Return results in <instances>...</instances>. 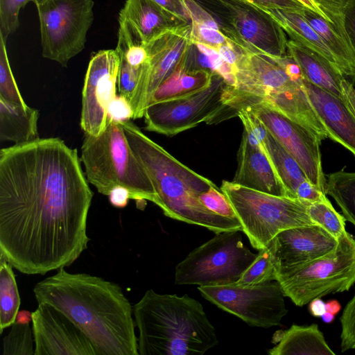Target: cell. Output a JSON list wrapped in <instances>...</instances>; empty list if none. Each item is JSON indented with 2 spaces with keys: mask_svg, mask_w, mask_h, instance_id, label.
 <instances>
[{
  "mask_svg": "<svg viewBox=\"0 0 355 355\" xmlns=\"http://www.w3.org/2000/svg\"><path fill=\"white\" fill-rule=\"evenodd\" d=\"M136 41L146 46L151 41L183 23L153 0H126L119 16Z\"/></svg>",
  "mask_w": 355,
  "mask_h": 355,
  "instance_id": "7402d4cb",
  "label": "cell"
},
{
  "mask_svg": "<svg viewBox=\"0 0 355 355\" xmlns=\"http://www.w3.org/2000/svg\"><path fill=\"white\" fill-rule=\"evenodd\" d=\"M236 116L241 120L250 142L259 146L269 159L287 196L295 198L298 185L307 179L297 160L248 109L239 110Z\"/></svg>",
  "mask_w": 355,
  "mask_h": 355,
  "instance_id": "d6986e66",
  "label": "cell"
},
{
  "mask_svg": "<svg viewBox=\"0 0 355 355\" xmlns=\"http://www.w3.org/2000/svg\"><path fill=\"white\" fill-rule=\"evenodd\" d=\"M38 303L49 304L67 315L87 336L96 355H139L133 307L121 287L64 268L33 288Z\"/></svg>",
  "mask_w": 355,
  "mask_h": 355,
  "instance_id": "7a4b0ae2",
  "label": "cell"
},
{
  "mask_svg": "<svg viewBox=\"0 0 355 355\" xmlns=\"http://www.w3.org/2000/svg\"><path fill=\"white\" fill-rule=\"evenodd\" d=\"M343 101L355 116V83L347 78L343 84Z\"/></svg>",
  "mask_w": 355,
  "mask_h": 355,
  "instance_id": "c3c4849f",
  "label": "cell"
},
{
  "mask_svg": "<svg viewBox=\"0 0 355 355\" xmlns=\"http://www.w3.org/2000/svg\"><path fill=\"white\" fill-rule=\"evenodd\" d=\"M295 198L309 204L325 200L326 194L312 184L308 179L298 185L295 191Z\"/></svg>",
  "mask_w": 355,
  "mask_h": 355,
  "instance_id": "ee69618b",
  "label": "cell"
},
{
  "mask_svg": "<svg viewBox=\"0 0 355 355\" xmlns=\"http://www.w3.org/2000/svg\"><path fill=\"white\" fill-rule=\"evenodd\" d=\"M32 313L27 310H21L18 311L15 322L18 324H29L32 322Z\"/></svg>",
  "mask_w": 355,
  "mask_h": 355,
  "instance_id": "f907efd6",
  "label": "cell"
},
{
  "mask_svg": "<svg viewBox=\"0 0 355 355\" xmlns=\"http://www.w3.org/2000/svg\"><path fill=\"white\" fill-rule=\"evenodd\" d=\"M6 42L0 33V98L10 104L26 106L11 70Z\"/></svg>",
  "mask_w": 355,
  "mask_h": 355,
  "instance_id": "d6a6232c",
  "label": "cell"
},
{
  "mask_svg": "<svg viewBox=\"0 0 355 355\" xmlns=\"http://www.w3.org/2000/svg\"><path fill=\"white\" fill-rule=\"evenodd\" d=\"M46 0H0V33L7 37L14 33L19 26L20 10L28 3L38 6Z\"/></svg>",
  "mask_w": 355,
  "mask_h": 355,
  "instance_id": "e575fe53",
  "label": "cell"
},
{
  "mask_svg": "<svg viewBox=\"0 0 355 355\" xmlns=\"http://www.w3.org/2000/svg\"><path fill=\"white\" fill-rule=\"evenodd\" d=\"M12 266L0 252V333L15 322L20 297Z\"/></svg>",
  "mask_w": 355,
  "mask_h": 355,
  "instance_id": "f1b7e54d",
  "label": "cell"
},
{
  "mask_svg": "<svg viewBox=\"0 0 355 355\" xmlns=\"http://www.w3.org/2000/svg\"><path fill=\"white\" fill-rule=\"evenodd\" d=\"M121 125L157 194V205L166 216L205 227L216 234L242 231L239 220L216 214L200 201V194L216 185L214 182L179 162L131 120Z\"/></svg>",
  "mask_w": 355,
  "mask_h": 355,
  "instance_id": "3957f363",
  "label": "cell"
},
{
  "mask_svg": "<svg viewBox=\"0 0 355 355\" xmlns=\"http://www.w3.org/2000/svg\"><path fill=\"white\" fill-rule=\"evenodd\" d=\"M289 57L277 58L243 51L235 71V85H227L229 97L263 100L292 120L304 123L313 109L302 85V74L288 69Z\"/></svg>",
  "mask_w": 355,
  "mask_h": 355,
  "instance_id": "5b68a950",
  "label": "cell"
},
{
  "mask_svg": "<svg viewBox=\"0 0 355 355\" xmlns=\"http://www.w3.org/2000/svg\"><path fill=\"white\" fill-rule=\"evenodd\" d=\"M297 1H300L306 8H309V9L315 12L316 13L319 14L320 15H321L325 19L327 20L326 16L321 11V10L318 7V6L315 3L313 0H297Z\"/></svg>",
  "mask_w": 355,
  "mask_h": 355,
  "instance_id": "f5cc1de1",
  "label": "cell"
},
{
  "mask_svg": "<svg viewBox=\"0 0 355 355\" xmlns=\"http://www.w3.org/2000/svg\"><path fill=\"white\" fill-rule=\"evenodd\" d=\"M263 11L267 9H279L287 11H301L305 8L297 0H232Z\"/></svg>",
  "mask_w": 355,
  "mask_h": 355,
  "instance_id": "60d3db41",
  "label": "cell"
},
{
  "mask_svg": "<svg viewBox=\"0 0 355 355\" xmlns=\"http://www.w3.org/2000/svg\"><path fill=\"white\" fill-rule=\"evenodd\" d=\"M199 200L209 211L224 217L238 220L230 200L216 185L200 193Z\"/></svg>",
  "mask_w": 355,
  "mask_h": 355,
  "instance_id": "8d00e7d4",
  "label": "cell"
},
{
  "mask_svg": "<svg viewBox=\"0 0 355 355\" xmlns=\"http://www.w3.org/2000/svg\"><path fill=\"white\" fill-rule=\"evenodd\" d=\"M198 288L206 300L251 326L270 328L280 325L288 312L286 296L277 281L252 286L232 284Z\"/></svg>",
  "mask_w": 355,
  "mask_h": 355,
  "instance_id": "7c38bea8",
  "label": "cell"
},
{
  "mask_svg": "<svg viewBox=\"0 0 355 355\" xmlns=\"http://www.w3.org/2000/svg\"><path fill=\"white\" fill-rule=\"evenodd\" d=\"M325 194L333 198L346 221L355 227V172L342 170L329 174Z\"/></svg>",
  "mask_w": 355,
  "mask_h": 355,
  "instance_id": "f546056e",
  "label": "cell"
},
{
  "mask_svg": "<svg viewBox=\"0 0 355 355\" xmlns=\"http://www.w3.org/2000/svg\"><path fill=\"white\" fill-rule=\"evenodd\" d=\"M275 345L268 350L270 355H334L317 324H293L273 335Z\"/></svg>",
  "mask_w": 355,
  "mask_h": 355,
  "instance_id": "cb8c5ba5",
  "label": "cell"
},
{
  "mask_svg": "<svg viewBox=\"0 0 355 355\" xmlns=\"http://www.w3.org/2000/svg\"><path fill=\"white\" fill-rule=\"evenodd\" d=\"M93 198L76 148L58 137L0 150V250L19 272L44 275L87 248Z\"/></svg>",
  "mask_w": 355,
  "mask_h": 355,
  "instance_id": "6da1fadb",
  "label": "cell"
},
{
  "mask_svg": "<svg viewBox=\"0 0 355 355\" xmlns=\"http://www.w3.org/2000/svg\"><path fill=\"white\" fill-rule=\"evenodd\" d=\"M240 231L223 232L193 250L175 269L176 285L223 286L235 283L256 259Z\"/></svg>",
  "mask_w": 355,
  "mask_h": 355,
  "instance_id": "9c48e42d",
  "label": "cell"
},
{
  "mask_svg": "<svg viewBox=\"0 0 355 355\" xmlns=\"http://www.w3.org/2000/svg\"><path fill=\"white\" fill-rule=\"evenodd\" d=\"M167 12L183 23L191 22L190 14L185 0H153Z\"/></svg>",
  "mask_w": 355,
  "mask_h": 355,
  "instance_id": "7bdbcfd3",
  "label": "cell"
},
{
  "mask_svg": "<svg viewBox=\"0 0 355 355\" xmlns=\"http://www.w3.org/2000/svg\"><path fill=\"white\" fill-rule=\"evenodd\" d=\"M107 196L110 204L117 208L126 207L131 199L130 191L121 186L113 188Z\"/></svg>",
  "mask_w": 355,
  "mask_h": 355,
  "instance_id": "7dc6e473",
  "label": "cell"
},
{
  "mask_svg": "<svg viewBox=\"0 0 355 355\" xmlns=\"http://www.w3.org/2000/svg\"><path fill=\"white\" fill-rule=\"evenodd\" d=\"M277 271L309 263L334 253L338 241L318 225L279 232L273 239Z\"/></svg>",
  "mask_w": 355,
  "mask_h": 355,
  "instance_id": "ac0fdd59",
  "label": "cell"
},
{
  "mask_svg": "<svg viewBox=\"0 0 355 355\" xmlns=\"http://www.w3.org/2000/svg\"><path fill=\"white\" fill-rule=\"evenodd\" d=\"M322 320L325 323H331L335 319V315L333 313L326 311L322 316Z\"/></svg>",
  "mask_w": 355,
  "mask_h": 355,
  "instance_id": "db71d44e",
  "label": "cell"
},
{
  "mask_svg": "<svg viewBox=\"0 0 355 355\" xmlns=\"http://www.w3.org/2000/svg\"><path fill=\"white\" fill-rule=\"evenodd\" d=\"M87 181L108 196L117 186L126 188L131 199L156 204L157 194L145 169L132 152L119 122L110 121L98 136L85 133L81 146Z\"/></svg>",
  "mask_w": 355,
  "mask_h": 355,
  "instance_id": "8992f818",
  "label": "cell"
},
{
  "mask_svg": "<svg viewBox=\"0 0 355 355\" xmlns=\"http://www.w3.org/2000/svg\"><path fill=\"white\" fill-rule=\"evenodd\" d=\"M227 85L220 75L214 73L206 87L182 97L149 105L144 115L145 129L173 136L201 122L207 123L224 106Z\"/></svg>",
  "mask_w": 355,
  "mask_h": 355,
  "instance_id": "4fadbf2b",
  "label": "cell"
},
{
  "mask_svg": "<svg viewBox=\"0 0 355 355\" xmlns=\"http://www.w3.org/2000/svg\"><path fill=\"white\" fill-rule=\"evenodd\" d=\"M261 12L276 21L292 40L318 53L338 68L334 55L301 11L267 9Z\"/></svg>",
  "mask_w": 355,
  "mask_h": 355,
  "instance_id": "4316f807",
  "label": "cell"
},
{
  "mask_svg": "<svg viewBox=\"0 0 355 355\" xmlns=\"http://www.w3.org/2000/svg\"><path fill=\"white\" fill-rule=\"evenodd\" d=\"M348 1L349 0H313L336 32L350 45L344 26L343 17L344 9Z\"/></svg>",
  "mask_w": 355,
  "mask_h": 355,
  "instance_id": "f35d334b",
  "label": "cell"
},
{
  "mask_svg": "<svg viewBox=\"0 0 355 355\" xmlns=\"http://www.w3.org/2000/svg\"><path fill=\"white\" fill-rule=\"evenodd\" d=\"M341 308V304L336 300H330L326 302L327 311L330 312L335 315L340 312Z\"/></svg>",
  "mask_w": 355,
  "mask_h": 355,
  "instance_id": "816d5d0a",
  "label": "cell"
},
{
  "mask_svg": "<svg viewBox=\"0 0 355 355\" xmlns=\"http://www.w3.org/2000/svg\"><path fill=\"white\" fill-rule=\"evenodd\" d=\"M232 182L263 193L287 196L286 189L266 155L250 142L243 130Z\"/></svg>",
  "mask_w": 355,
  "mask_h": 355,
  "instance_id": "44dd1931",
  "label": "cell"
},
{
  "mask_svg": "<svg viewBox=\"0 0 355 355\" xmlns=\"http://www.w3.org/2000/svg\"><path fill=\"white\" fill-rule=\"evenodd\" d=\"M220 189L233 207L242 232L258 251L285 230L317 225L308 214L310 204L298 198L263 193L227 180Z\"/></svg>",
  "mask_w": 355,
  "mask_h": 355,
  "instance_id": "52a82bcc",
  "label": "cell"
},
{
  "mask_svg": "<svg viewBox=\"0 0 355 355\" xmlns=\"http://www.w3.org/2000/svg\"><path fill=\"white\" fill-rule=\"evenodd\" d=\"M39 116L37 109L28 105H15L0 98L1 141L23 144L39 139Z\"/></svg>",
  "mask_w": 355,
  "mask_h": 355,
  "instance_id": "d4e9b609",
  "label": "cell"
},
{
  "mask_svg": "<svg viewBox=\"0 0 355 355\" xmlns=\"http://www.w3.org/2000/svg\"><path fill=\"white\" fill-rule=\"evenodd\" d=\"M218 52L223 61L232 68L235 74L239 56V49L232 42L220 46Z\"/></svg>",
  "mask_w": 355,
  "mask_h": 355,
  "instance_id": "bcb514c9",
  "label": "cell"
},
{
  "mask_svg": "<svg viewBox=\"0 0 355 355\" xmlns=\"http://www.w3.org/2000/svg\"><path fill=\"white\" fill-rule=\"evenodd\" d=\"M277 268L278 263L272 239L265 248L259 250L256 259L233 284L252 286L276 281Z\"/></svg>",
  "mask_w": 355,
  "mask_h": 355,
  "instance_id": "4dcf8cb0",
  "label": "cell"
},
{
  "mask_svg": "<svg viewBox=\"0 0 355 355\" xmlns=\"http://www.w3.org/2000/svg\"><path fill=\"white\" fill-rule=\"evenodd\" d=\"M287 55L296 62L306 80L343 101V84L347 78L336 66L292 40L287 42Z\"/></svg>",
  "mask_w": 355,
  "mask_h": 355,
  "instance_id": "603a6c76",
  "label": "cell"
},
{
  "mask_svg": "<svg viewBox=\"0 0 355 355\" xmlns=\"http://www.w3.org/2000/svg\"><path fill=\"white\" fill-rule=\"evenodd\" d=\"M133 315L140 355H202L218 343L202 305L187 294L148 290Z\"/></svg>",
  "mask_w": 355,
  "mask_h": 355,
  "instance_id": "277c9868",
  "label": "cell"
},
{
  "mask_svg": "<svg viewBox=\"0 0 355 355\" xmlns=\"http://www.w3.org/2000/svg\"><path fill=\"white\" fill-rule=\"evenodd\" d=\"M3 341V355H33L34 337L29 324L15 322Z\"/></svg>",
  "mask_w": 355,
  "mask_h": 355,
  "instance_id": "836d02e7",
  "label": "cell"
},
{
  "mask_svg": "<svg viewBox=\"0 0 355 355\" xmlns=\"http://www.w3.org/2000/svg\"><path fill=\"white\" fill-rule=\"evenodd\" d=\"M191 38L193 44H199L218 51L220 46L232 42L219 27L205 24L191 23Z\"/></svg>",
  "mask_w": 355,
  "mask_h": 355,
  "instance_id": "d590c367",
  "label": "cell"
},
{
  "mask_svg": "<svg viewBox=\"0 0 355 355\" xmlns=\"http://www.w3.org/2000/svg\"><path fill=\"white\" fill-rule=\"evenodd\" d=\"M242 108L251 111L297 160L307 179L325 193L327 179L322 171L321 141L309 129L291 119L263 100L246 97L230 98L223 115L227 120Z\"/></svg>",
  "mask_w": 355,
  "mask_h": 355,
  "instance_id": "30bf717a",
  "label": "cell"
},
{
  "mask_svg": "<svg viewBox=\"0 0 355 355\" xmlns=\"http://www.w3.org/2000/svg\"><path fill=\"white\" fill-rule=\"evenodd\" d=\"M36 6L42 56L67 67L85 49L94 19V0H46Z\"/></svg>",
  "mask_w": 355,
  "mask_h": 355,
  "instance_id": "8fae6325",
  "label": "cell"
},
{
  "mask_svg": "<svg viewBox=\"0 0 355 355\" xmlns=\"http://www.w3.org/2000/svg\"><path fill=\"white\" fill-rule=\"evenodd\" d=\"M307 212L311 219L336 239L346 231V220L338 213L328 198L309 205Z\"/></svg>",
  "mask_w": 355,
  "mask_h": 355,
  "instance_id": "1f68e13d",
  "label": "cell"
},
{
  "mask_svg": "<svg viewBox=\"0 0 355 355\" xmlns=\"http://www.w3.org/2000/svg\"><path fill=\"white\" fill-rule=\"evenodd\" d=\"M340 321L341 351L355 349V294L345 306Z\"/></svg>",
  "mask_w": 355,
  "mask_h": 355,
  "instance_id": "ab89813d",
  "label": "cell"
},
{
  "mask_svg": "<svg viewBox=\"0 0 355 355\" xmlns=\"http://www.w3.org/2000/svg\"><path fill=\"white\" fill-rule=\"evenodd\" d=\"M133 119V110L130 101L121 94H116L109 104L107 123L123 122Z\"/></svg>",
  "mask_w": 355,
  "mask_h": 355,
  "instance_id": "b9f144b4",
  "label": "cell"
},
{
  "mask_svg": "<svg viewBox=\"0 0 355 355\" xmlns=\"http://www.w3.org/2000/svg\"><path fill=\"white\" fill-rule=\"evenodd\" d=\"M192 44L191 24H182L146 44L148 58L130 101L133 119L144 116L155 90L173 72Z\"/></svg>",
  "mask_w": 355,
  "mask_h": 355,
  "instance_id": "5bb4252c",
  "label": "cell"
},
{
  "mask_svg": "<svg viewBox=\"0 0 355 355\" xmlns=\"http://www.w3.org/2000/svg\"><path fill=\"white\" fill-rule=\"evenodd\" d=\"M302 82L328 137L355 156V116L339 98L311 83L303 76Z\"/></svg>",
  "mask_w": 355,
  "mask_h": 355,
  "instance_id": "ffe728a7",
  "label": "cell"
},
{
  "mask_svg": "<svg viewBox=\"0 0 355 355\" xmlns=\"http://www.w3.org/2000/svg\"><path fill=\"white\" fill-rule=\"evenodd\" d=\"M309 304V312L314 317L321 318L327 311L326 303L320 297L312 300Z\"/></svg>",
  "mask_w": 355,
  "mask_h": 355,
  "instance_id": "681fc988",
  "label": "cell"
},
{
  "mask_svg": "<svg viewBox=\"0 0 355 355\" xmlns=\"http://www.w3.org/2000/svg\"><path fill=\"white\" fill-rule=\"evenodd\" d=\"M344 26L351 46L355 52V0H349L344 12Z\"/></svg>",
  "mask_w": 355,
  "mask_h": 355,
  "instance_id": "f6af8a7d",
  "label": "cell"
},
{
  "mask_svg": "<svg viewBox=\"0 0 355 355\" xmlns=\"http://www.w3.org/2000/svg\"><path fill=\"white\" fill-rule=\"evenodd\" d=\"M230 12V27L224 29L235 46L243 51L273 57L287 55L284 31L270 17L232 0H218Z\"/></svg>",
  "mask_w": 355,
  "mask_h": 355,
  "instance_id": "2e32d148",
  "label": "cell"
},
{
  "mask_svg": "<svg viewBox=\"0 0 355 355\" xmlns=\"http://www.w3.org/2000/svg\"><path fill=\"white\" fill-rule=\"evenodd\" d=\"M301 13L334 55L339 71L355 83V52L352 47L319 14L306 8Z\"/></svg>",
  "mask_w": 355,
  "mask_h": 355,
  "instance_id": "83f0119b",
  "label": "cell"
},
{
  "mask_svg": "<svg viewBox=\"0 0 355 355\" xmlns=\"http://www.w3.org/2000/svg\"><path fill=\"white\" fill-rule=\"evenodd\" d=\"M188 52L182 58L173 72L155 90L148 102L147 107L159 102L189 95L209 85L214 73L206 69L187 68Z\"/></svg>",
  "mask_w": 355,
  "mask_h": 355,
  "instance_id": "484cf974",
  "label": "cell"
},
{
  "mask_svg": "<svg viewBox=\"0 0 355 355\" xmlns=\"http://www.w3.org/2000/svg\"><path fill=\"white\" fill-rule=\"evenodd\" d=\"M336 251L309 263L277 271L286 297L298 306L329 294L347 291L355 284V236L345 231Z\"/></svg>",
  "mask_w": 355,
  "mask_h": 355,
  "instance_id": "ba28073f",
  "label": "cell"
},
{
  "mask_svg": "<svg viewBox=\"0 0 355 355\" xmlns=\"http://www.w3.org/2000/svg\"><path fill=\"white\" fill-rule=\"evenodd\" d=\"M120 62L116 49L99 51L89 60L82 92L80 126L85 133L98 136L107 126L108 106L116 95Z\"/></svg>",
  "mask_w": 355,
  "mask_h": 355,
  "instance_id": "9a60e30c",
  "label": "cell"
},
{
  "mask_svg": "<svg viewBox=\"0 0 355 355\" xmlns=\"http://www.w3.org/2000/svg\"><path fill=\"white\" fill-rule=\"evenodd\" d=\"M121 57L117 87L119 94L130 101L141 76L143 65H130L119 53Z\"/></svg>",
  "mask_w": 355,
  "mask_h": 355,
  "instance_id": "74e56055",
  "label": "cell"
},
{
  "mask_svg": "<svg viewBox=\"0 0 355 355\" xmlns=\"http://www.w3.org/2000/svg\"><path fill=\"white\" fill-rule=\"evenodd\" d=\"M32 317L35 355H96L84 332L53 306L38 303Z\"/></svg>",
  "mask_w": 355,
  "mask_h": 355,
  "instance_id": "e0dca14e",
  "label": "cell"
}]
</instances>
